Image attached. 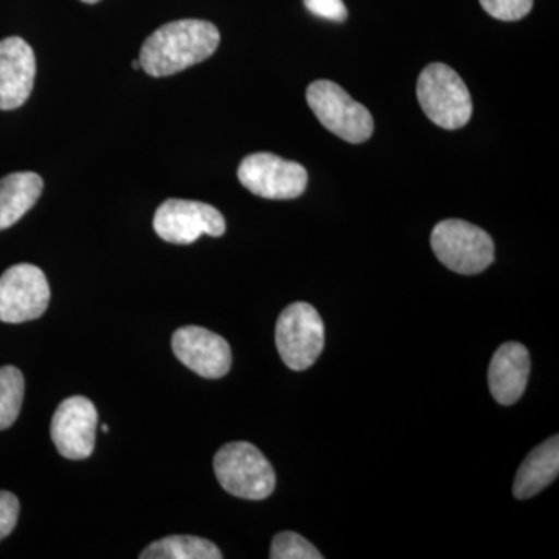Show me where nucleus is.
Instances as JSON below:
<instances>
[{
  "label": "nucleus",
  "instance_id": "10",
  "mask_svg": "<svg viewBox=\"0 0 559 559\" xmlns=\"http://www.w3.org/2000/svg\"><path fill=\"white\" fill-rule=\"evenodd\" d=\"M98 412L86 396H70L62 401L51 418L50 436L62 457L83 460L95 448Z\"/></svg>",
  "mask_w": 559,
  "mask_h": 559
},
{
  "label": "nucleus",
  "instance_id": "23",
  "mask_svg": "<svg viewBox=\"0 0 559 559\" xmlns=\"http://www.w3.org/2000/svg\"><path fill=\"white\" fill-rule=\"evenodd\" d=\"M81 2H84V3H97V2H100V0H81Z\"/></svg>",
  "mask_w": 559,
  "mask_h": 559
},
{
  "label": "nucleus",
  "instance_id": "24",
  "mask_svg": "<svg viewBox=\"0 0 559 559\" xmlns=\"http://www.w3.org/2000/svg\"><path fill=\"white\" fill-rule=\"evenodd\" d=\"M103 432H105V433L109 432V426L108 425L103 426Z\"/></svg>",
  "mask_w": 559,
  "mask_h": 559
},
{
  "label": "nucleus",
  "instance_id": "20",
  "mask_svg": "<svg viewBox=\"0 0 559 559\" xmlns=\"http://www.w3.org/2000/svg\"><path fill=\"white\" fill-rule=\"evenodd\" d=\"M20 500L10 491H0V540L16 528Z\"/></svg>",
  "mask_w": 559,
  "mask_h": 559
},
{
  "label": "nucleus",
  "instance_id": "3",
  "mask_svg": "<svg viewBox=\"0 0 559 559\" xmlns=\"http://www.w3.org/2000/svg\"><path fill=\"white\" fill-rule=\"evenodd\" d=\"M221 487L235 498L264 500L275 489V473L263 452L248 441L224 444L213 460Z\"/></svg>",
  "mask_w": 559,
  "mask_h": 559
},
{
  "label": "nucleus",
  "instance_id": "1",
  "mask_svg": "<svg viewBox=\"0 0 559 559\" xmlns=\"http://www.w3.org/2000/svg\"><path fill=\"white\" fill-rule=\"evenodd\" d=\"M219 40V31L212 22H168L143 43L140 66L154 79L175 75L212 57Z\"/></svg>",
  "mask_w": 559,
  "mask_h": 559
},
{
  "label": "nucleus",
  "instance_id": "5",
  "mask_svg": "<svg viewBox=\"0 0 559 559\" xmlns=\"http://www.w3.org/2000/svg\"><path fill=\"white\" fill-rule=\"evenodd\" d=\"M308 105L320 123L337 138L349 143L367 142L373 134L374 121L370 110L330 80H319L307 91Z\"/></svg>",
  "mask_w": 559,
  "mask_h": 559
},
{
  "label": "nucleus",
  "instance_id": "22",
  "mask_svg": "<svg viewBox=\"0 0 559 559\" xmlns=\"http://www.w3.org/2000/svg\"><path fill=\"white\" fill-rule=\"evenodd\" d=\"M132 69H134V70L142 69V66H140V61L139 60L132 61Z\"/></svg>",
  "mask_w": 559,
  "mask_h": 559
},
{
  "label": "nucleus",
  "instance_id": "12",
  "mask_svg": "<svg viewBox=\"0 0 559 559\" xmlns=\"http://www.w3.org/2000/svg\"><path fill=\"white\" fill-rule=\"evenodd\" d=\"M35 51L20 36L0 40V109L21 108L35 84Z\"/></svg>",
  "mask_w": 559,
  "mask_h": 559
},
{
  "label": "nucleus",
  "instance_id": "14",
  "mask_svg": "<svg viewBox=\"0 0 559 559\" xmlns=\"http://www.w3.org/2000/svg\"><path fill=\"white\" fill-rule=\"evenodd\" d=\"M559 473V439L558 436L544 441L535 448L514 477L513 496L516 499H530L539 495L543 489L557 480Z\"/></svg>",
  "mask_w": 559,
  "mask_h": 559
},
{
  "label": "nucleus",
  "instance_id": "7",
  "mask_svg": "<svg viewBox=\"0 0 559 559\" xmlns=\"http://www.w3.org/2000/svg\"><path fill=\"white\" fill-rule=\"evenodd\" d=\"M238 179L250 193L264 200H296L307 190L308 171L297 162L272 153H255L242 159Z\"/></svg>",
  "mask_w": 559,
  "mask_h": 559
},
{
  "label": "nucleus",
  "instance_id": "15",
  "mask_svg": "<svg viewBox=\"0 0 559 559\" xmlns=\"http://www.w3.org/2000/svg\"><path fill=\"white\" fill-rule=\"evenodd\" d=\"M44 180L36 173H11L0 179V230L14 226L38 202Z\"/></svg>",
  "mask_w": 559,
  "mask_h": 559
},
{
  "label": "nucleus",
  "instance_id": "8",
  "mask_svg": "<svg viewBox=\"0 0 559 559\" xmlns=\"http://www.w3.org/2000/svg\"><path fill=\"white\" fill-rule=\"evenodd\" d=\"M49 301V282L35 264H14L0 275V322L24 323L38 319Z\"/></svg>",
  "mask_w": 559,
  "mask_h": 559
},
{
  "label": "nucleus",
  "instance_id": "18",
  "mask_svg": "<svg viewBox=\"0 0 559 559\" xmlns=\"http://www.w3.org/2000/svg\"><path fill=\"white\" fill-rule=\"evenodd\" d=\"M272 559H322L314 546L299 533L282 532L272 539Z\"/></svg>",
  "mask_w": 559,
  "mask_h": 559
},
{
  "label": "nucleus",
  "instance_id": "4",
  "mask_svg": "<svg viewBox=\"0 0 559 559\" xmlns=\"http://www.w3.org/2000/svg\"><path fill=\"white\" fill-rule=\"evenodd\" d=\"M430 246L441 264L462 275L480 274L495 261L491 237L462 219H444L433 227Z\"/></svg>",
  "mask_w": 559,
  "mask_h": 559
},
{
  "label": "nucleus",
  "instance_id": "11",
  "mask_svg": "<svg viewBox=\"0 0 559 559\" xmlns=\"http://www.w3.org/2000/svg\"><path fill=\"white\" fill-rule=\"evenodd\" d=\"M176 358L205 380H219L229 373L231 349L229 342L202 326H182L171 340Z\"/></svg>",
  "mask_w": 559,
  "mask_h": 559
},
{
  "label": "nucleus",
  "instance_id": "21",
  "mask_svg": "<svg viewBox=\"0 0 559 559\" xmlns=\"http://www.w3.org/2000/svg\"><path fill=\"white\" fill-rule=\"evenodd\" d=\"M305 7L316 16L333 22L347 20L348 11L342 0H304Z\"/></svg>",
  "mask_w": 559,
  "mask_h": 559
},
{
  "label": "nucleus",
  "instance_id": "6",
  "mask_svg": "<svg viewBox=\"0 0 559 559\" xmlns=\"http://www.w3.org/2000/svg\"><path fill=\"white\" fill-rule=\"evenodd\" d=\"M275 344L290 370L314 366L325 347V325L318 310L305 301L289 305L275 325Z\"/></svg>",
  "mask_w": 559,
  "mask_h": 559
},
{
  "label": "nucleus",
  "instance_id": "17",
  "mask_svg": "<svg viewBox=\"0 0 559 559\" xmlns=\"http://www.w3.org/2000/svg\"><path fill=\"white\" fill-rule=\"evenodd\" d=\"M25 380L20 369L0 367V430L14 425L24 401Z\"/></svg>",
  "mask_w": 559,
  "mask_h": 559
},
{
  "label": "nucleus",
  "instance_id": "2",
  "mask_svg": "<svg viewBox=\"0 0 559 559\" xmlns=\"http://www.w3.org/2000/svg\"><path fill=\"white\" fill-rule=\"evenodd\" d=\"M417 97L426 117L443 130H460L473 116V98L465 81L443 62L423 69Z\"/></svg>",
  "mask_w": 559,
  "mask_h": 559
},
{
  "label": "nucleus",
  "instance_id": "16",
  "mask_svg": "<svg viewBox=\"0 0 559 559\" xmlns=\"http://www.w3.org/2000/svg\"><path fill=\"white\" fill-rule=\"evenodd\" d=\"M142 559H221L223 554L212 540L198 536H167L150 544L140 554Z\"/></svg>",
  "mask_w": 559,
  "mask_h": 559
},
{
  "label": "nucleus",
  "instance_id": "13",
  "mask_svg": "<svg viewBox=\"0 0 559 559\" xmlns=\"http://www.w3.org/2000/svg\"><path fill=\"white\" fill-rule=\"evenodd\" d=\"M530 374L528 349L520 342L500 345L488 370V384L492 399L502 406L520 401L527 388Z\"/></svg>",
  "mask_w": 559,
  "mask_h": 559
},
{
  "label": "nucleus",
  "instance_id": "9",
  "mask_svg": "<svg viewBox=\"0 0 559 559\" xmlns=\"http://www.w3.org/2000/svg\"><path fill=\"white\" fill-rule=\"evenodd\" d=\"M153 227L162 240L191 245L202 237H223L226 219L218 209L200 201L167 200L154 215Z\"/></svg>",
  "mask_w": 559,
  "mask_h": 559
},
{
  "label": "nucleus",
  "instance_id": "19",
  "mask_svg": "<svg viewBox=\"0 0 559 559\" xmlns=\"http://www.w3.org/2000/svg\"><path fill=\"white\" fill-rule=\"evenodd\" d=\"M480 5L495 20L513 22L527 16L533 0H480Z\"/></svg>",
  "mask_w": 559,
  "mask_h": 559
}]
</instances>
